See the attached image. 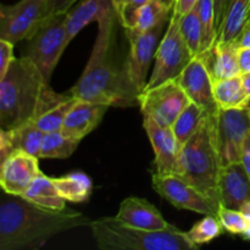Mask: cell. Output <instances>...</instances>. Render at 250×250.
<instances>
[{
  "instance_id": "cell-13",
  "label": "cell",
  "mask_w": 250,
  "mask_h": 250,
  "mask_svg": "<svg viewBox=\"0 0 250 250\" xmlns=\"http://www.w3.org/2000/svg\"><path fill=\"white\" fill-rule=\"evenodd\" d=\"M192 103L199 105L208 115L219 110L214 98V78L200 55L194 56L176 80Z\"/></svg>"
},
{
  "instance_id": "cell-39",
  "label": "cell",
  "mask_w": 250,
  "mask_h": 250,
  "mask_svg": "<svg viewBox=\"0 0 250 250\" xmlns=\"http://www.w3.org/2000/svg\"><path fill=\"white\" fill-rule=\"evenodd\" d=\"M229 2V0H214L215 20H216L217 34H219V29H220V27H221L222 21H224V17H225V14H226Z\"/></svg>"
},
{
  "instance_id": "cell-1",
  "label": "cell",
  "mask_w": 250,
  "mask_h": 250,
  "mask_svg": "<svg viewBox=\"0 0 250 250\" xmlns=\"http://www.w3.org/2000/svg\"><path fill=\"white\" fill-rule=\"evenodd\" d=\"M117 10L110 11L98 22L97 39L89 60L70 90L77 99L115 107L138 105L141 92L129 77L126 58L122 60L117 53Z\"/></svg>"
},
{
  "instance_id": "cell-14",
  "label": "cell",
  "mask_w": 250,
  "mask_h": 250,
  "mask_svg": "<svg viewBox=\"0 0 250 250\" xmlns=\"http://www.w3.org/2000/svg\"><path fill=\"white\" fill-rule=\"evenodd\" d=\"M38 160V156L16 150L0 161V186L2 192L23 195L29 185L42 173Z\"/></svg>"
},
{
  "instance_id": "cell-3",
  "label": "cell",
  "mask_w": 250,
  "mask_h": 250,
  "mask_svg": "<svg viewBox=\"0 0 250 250\" xmlns=\"http://www.w3.org/2000/svg\"><path fill=\"white\" fill-rule=\"evenodd\" d=\"M50 82L27 56L12 61L0 78V126L2 129L33 122L41 100Z\"/></svg>"
},
{
  "instance_id": "cell-46",
  "label": "cell",
  "mask_w": 250,
  "mask_h": 250,
  "mask_svg": "<svg viewBox=\"0 0 250 250\" xmlns=\"http://www.w3.org/2000/svg\"><path fill=\"white\" fill-rule=\"evenodd\" d=\"M247 110H249V112H250V105H249V106H248V109H247Z\"/></svg>"
},
{
  "instance_id": "cell-44",
  "label": "cell",
  "mask_w": 250,
  "mask_h": 250,
  "mask_svg": "<svg viewBox=\"0 0 250 250\" xmlns=\"http://www.w3.org/2000/svg\"><path fill=\"white\" fill-rule=\"evenodd\" d=\"M242 237H243L246 241H249L250 242V225L248 226V229H247V231L244 232L243 234H242Z\"/></svg>"
},
{
  "instance_id": "cell-19",
  "label": "cell",
  "mask_w": 250,
  "mask_h": 250,
  "mask_svg": "<svg viewBox=\"0 0 250 250\" xmlns=\"http://www.w3.org/2000/svg\"><path fill=\"white\" fill-rule=\"evenodd\" d=\"M221 205L239 210L250 202V178L242 163L224 166L220 177Z\"/></svg>"
},
{
  "instance_id": "cell-24",
  "label": "cell",
  "mask_w": 250,
  "mask_h": 250,
  "mask_svg": "<svg viewBox=\"0 0 250 250\" xmlns=\"http://www.w3.org/2000/svg\"><path fill=\"white\" fill-rule=\"evenodd\" d=\"M214 98L219 109H248L250 105L242 76L214 80Z\"/></svg>"
},
{
  "instance_id": "cell-12",
  "label": "cell",
  "mask_w": 250,
  "mask_h": 250,
  "mask_svg": "<svg viewBox=\"0 0 250 250\" xmlns=\"http://www.w3.org/2000/svg\"><path fill=\"white\" fill-rule=\"evenodd\" d=\"M153 188L161 198L177 209L202 215H217L220 205L200 193L180 175L153 173Z\"/></svg>"
},
{
  "instance_id": "cell-42",
  "label": "cell",
  "mask_w": 250,
  "mask_h": 250,
  "mask_svg": "<svg viewBox=\"0 0 250 250\" xmlns=\"http://www.w3.org/2000/svg\"><path fill=\"white\" fill-rule=\"evenodd\" d=\"M239 210H241V211L243 212V215L247 217V220H248V222H249V225H250V202L246 203V204H244L243 207H242Z\"/></svg>"
},
{
  "instance_id": "cell-17",
  "label": "cell",
  "mask_w": 250,
  "mask_h": 250,
  "mask_svg": "<svg viewBox=\"0 0 250 250\" xmlns=\"http://www.w3.org/2000/svg\"><path fill=\"white\" fill-rule=\"evenodd\" d=\"M109 107L105 104L77 99L66 115L61 132L66 136L82 141L99 126Z\"/></svg>"
},
{
  "instance_id": "cell-7",
  "label": "cell",
  "mask_w": 250,
  "mask_h": 250,
  "mask_svg": "<svg viewBox=\"0 0 250 250\" xmlns=\"http://www.w3.org/2000/svg\"><path fill=\"white\" fill-rule=\"evenodd\" d=\"M194 56L186 45L178 26V17L171 15L167 28L155 54V63L144 89H151L167 81L177 80Z\"/></svg>"
},
{
  "instance_id": "cell-33",
  "label": "cell",
  "mask_w": 250,
  "mask_h": 250,
  "mask_svg": "<svg viewBox=\"0 0 250 250\" xmlns=\"http://www.w3.org/2000/svg\"><path fill=\"white\" fill-rule=\"evenodd\" d=\"M217 217H219L225 232H229V234L242 236L249 226L248 220L241 210L229 209L224 205H220Z\"/></svg>"
},
{
  "instance_id": "cell-26",
  "label": "cell",
  "mask_w": 250,
  "mask_h": 250,
  "mask_svg": "<svg viewBox=\"0 0 250 250\" xmlns=\"http://www.w3.org/2000/svg\"><path fill=\"white\" fill-rule=\"evenodd\" d=\"M21 197L29 202L51 210L66 209V200L59 194L53 177H48L43 172L29 185Z\"/></svg>"
},
{
  "instance_id": "cell-8",
  "label": "cell",
  "mask_w": 250,
  "mask_h": 250,
  "mask_svg": "<svg viewBox=\"0 0 250 250\" xmlns=\"http://www.w3.org/2000/svg\"><path fill=\"white\" fill-rule=\"evenodd\" d=\"M51 15V0H20L0 6V39L16 44L28 39Z\"/></svg>"
},
{
  "instance_id": "cell-16",
  "label": "cell",
  "mask_w": 250,
  "mask_h": 250,
  "mask_svg": "<svg viewBox=\"0 0 250 250\" xmlns=\"http://www.w3.org/2000/svg\"><path fill=\"white\" fill-rule=\"evenodd\" d=\"M115 217L122 224L148 231H164L175 227L164 219L153 204L138 197L126 198Z\"/></svg>"
},
{
  "instance_id": "cell-9",
  "label": "cell",
  "mask_w": 250,
  "mask_h": 250,
  "mask_svg": "<svg viewBox=\"0 0 250 250\" xmlns=\"http://www.w3.org/2000/svg\"><path fill=\"white\" fill-rule=\"evenodd\" d=\"M215 136L222 165L239 163L250 134V112L247 109H219L214 115Z\"/></svg>"
},
{
  "instance_id": "cell-5",
  "label": "cell",
  "mask_w": 250,
  "mask_h": 250,
  "mask_svg": "<svg viewBox=\"0 0 250 250\" xmlns=\"http://www.w3.org/2000/svg\"><path fill=\"white\" fill-rule=\"evenodd\" d=\"M89 229L102 250H194L198 249L187 232L173 227L164 231H148L122 224L116 217L90 221Z\"/></svg>"
},
{
  "instance_id": "cell-40",
  "label": "cell",
  "mask_w": 250,
  "mask_h": 250,
  "mask_svg": "<svg viewBox=\"0 0 250 250\" xmlns=\"http://www.w3.org/2000/svg\"><path fill=\"white\" fill-rule=\"evenodd\" d=\"M241 163H242V165H243L244 170H246V172L248 173V176L250 178V134H249L248 138H247L246 144H244L243 151H242Z\"/></svg>"
},
{
  "instance_id": "cell-23",
  "label": "cell",
  "mask_w": 250,
  "mask_h": 250,
  "mask_svg": "<svg viewBox=\"0 0 250 250\" xmlns=\"http://www.w3.org/2000/svg\"><path fill=\"white\" fill-rule=\"evenodd\" d=\"M173 11V0H149L134 10L124 28L134 32H146L160 22L168 21Z\"/></svg>"
},
{
  "instance_id": "cell-30",
  "label": "cell",
  "mask_w": 250,
  "mask_h": 250,
  "mask_svg": "<svg viewBox=\"0 0 250 250\" xmlns=\"http://www.w3.org/2000/svg\"><path fill=\"white\" fill-rule=\"evenodd\" d=\"M195 7H197L203 28L202 48H200L199 53V55H203V54H207L208 51L211 50V48L217 41L214 0H199Z\"/></svg>"
},
{
  "instance_id": "cell-37",
  "label": "cell",
  "mask_w": 250,
  "mask_h": 250,
  "mask_svg": "<svg viewBox=\"0 0 250 250\" xmlns=\"http://www.w3.org/2000/svg\"><path fill=\"white\" fill-rule=\"evenodd\" d=\"M238 62L242 75L250 73V46L238 45Z\"/></svg>"
},
{
  "instance_id": "cell-43",
  "label": "cell",
  "mask_w": 250,
  "mask_h": 250,
  "mask_svg": "<svg viewBox=\"0 0 250 250\" xmlns=\"http://www.w3.org/2000/svg\"><path fill=\"white\" fill-rule=\"evenodd\" d=\"M125 1H126V0H115V4H116V9H117V14H119V11L121 10V7L124 6Z\"/></svg>"
},
{
  "instance_id": "cell-36",
  "label": "cell",
  "mask_w": 250,
  "mask_h": 250,
  "mask_svg": "<svg viewBox=\"0 0 250 250\" xmlns=\"http://www.w3.org/2000/svg\"><path fill=\"white\" fill-rule=\"evenodd\" d=\"M198 1H199V0H173L172 14L175 15V16H177L178 19H181V17L185 16L187 12H189L190 10H193L197 6Z\"/></svg>"
},
{
  "instance_id": "cell-10",
  "label": "cell",
  "mask_w": 250,
  "mask_h": 250,
  "mask_svg": "<svg viewBox=\"0 0 250 250\" xmlns=\"http://www.w3.org/2000/svg\"><path fill=\"white\" fill-rule=\"evenodd\" d=\"M189 103V98L176 80L167 81L151 89H144L138 95L143 117H149L165 127L172 126Z\"/></svg>"
},
{
  "instance_id": "cell-32",
  "label": "cell",
  "mask_w": 250,
  "mask_h": 250,
  "mask_svg": "<svg viewBox=\"0 0 250 250\" xmlns=\"http://www.w3.org/2000/svg\"><path fill=\"white\" fill-rule=\"evenodd\" d=\"M224 232L225 229L217 215H204V219L197 222L187 232V236L189 241L197 248H199L203 244H208L214 241V239H216Z\"/></svg>"
},
{
  "instance_id": "cell-6",
  "label": "cell",
  "mask_w": 250,
  "mask_h": 250,
  "mask_svg": "<svg viewBox=\"0 0 250 250\" xmlns=\"http://www.w3.org/2000/svg\"><path fill=\"white\" fill-rule=\"evenodd\" d=\"M66 15H50L27 39L24 56L33 61L48 82H50L63 51L71 43L66 29Z\"/></svg>"
},
{
  "instance_id": "cell-38",
  "label": "cell",
  "mask_w": 250,
  "mask_h": 250,
  "mask_svg": "<svg viewBox=\"0 0 250 250\" xmlns=\"http://www.w3.org/2000/svg\"><path fill=\"white\" fill-rule=\"evenodd\" d=\"M78 0H51V15L67 14Z\"/></svg>"
},
{
  "instance_id": "cell-11",
  "label": "cell",
  "mask_w": 250,
  "mask_h": 250,
  "mask_svg": "<svg viewBox=\"0 0 250 250\" xmlns=\"http://www.w3.org/2000/svg\"><path fill=\"white\" fill-rule=\"evenodd\" d=\"M170 21V20H168ZM168 21H163L146 32H134L125 28V36L129 43V50L126 55V65L132 82L139 92L146 85V75L156 50L167 28Z\"/></svg>"
},
{
  "instance_id": "cell-41",
  "label": "cell",
  "mask_w": 250,
  "mask_h": 250,
  "mask_svg": "<svg viewBox=\"0 0 250 250\" xmlns=\"http://www.w3.org/2000/svg\"><path fill=\"white\" fill-rule=\"evenodd\" d=\"M237 44H238L239 46H250V24H248V26L244 28V31L242 32Z\"/></svg>"
},
{
  "instance_id": "cell-20",
  "label": "cell",
  "mask_w": 250,
  "mask_h": 250,
  "mask_svg": "<svg viewBox=\"0 0 250 250\" xmlns=\"http://www.w3.org/2000/svg\"><path fill=\"white\" fill-rule=\"evenodd\" d=\"M44 132L33 122L10 129H0V161L16 150L26 151L39 158Z\"/></svg>"
},
{
  "instance_id": "cell-22",
  "label": "cell",
  "mask_w": 250,
  "mask_h": 250,
  "mask_svg": "<svg viewBox=\"0 0 250 250\" xmlns=\"http://www.w3.org/2000/svg\"><path fill=\"white\" fill-rule=\"evenodd\" d=\"M204 58L214 80L242 76L238 62V44L216 42L211 50L200 55Z\"/></svg>"
},
{
  "instance_id": "cell-31",
  "label": "cell",
  "mask_w": 250,
  "mask_h": 250,
  "mask_svg": "<svg viewBox=\"0 0 250 250\" xmlns=\"http://www.w3.org/2000/svg\"><path fill=\"white\" fill-rule=\"evenodd\" d=\"M178 26H180L181 36H182L187 48L189 49L190 54L193 56L199 55L200 48H202L203 28L197 7L178 19Z\"/></svg>"
},
{
  "instance_id": "cell-35",
  "label": "cell",
  "mask_w": 250,
  "mask_h": 250,
  "mask_svg": "<svg viewBox=\"0 0 250 250\" xmlns=\"http://www.w3.org/2000/svg\"><path fill=\"white\" fill-rule=\"evenodd\" d=\"M146 1H149V0H126L124 6H122L121 10L119 11V19L121 26L126 27L127 23H128L129 17L133 14L134 10L138 9L141 5L146 4Z\"/></svg>"
},
{
  "instance_id": "cell-15",
  "label": "cell",
  "mask_w": 250,
  "mask_h": 250,
  "mask_svg": "<svg viewBox=\"0 0 250 250\" xmlns=\"http://www.w3.org/2000/svg\"><path fill=\"white\" fill-rule=\"evenodd\" d=\"M143 127L155 155V173L178 175L181 146L172 128L161 126L149 117H143Z\"/></svg>"
},
{
  "instance_id": "cell-27",
  "label": "cell",
  "mask_w": 250,
  "mask_h": 250,
  "mask_svg": "<svg viewBox=\"0 0 250 250\" xmlns=\"http://www.w3.org/2000/svg\"><path fill=\"white\" fill-rule=\"evenodd\" d=\"M59 194L71 203H84L90 198L93 182L88 175L81 171L53 178Z\"/></svg>"
},
{
  "instance_id": "cell-4",
  "label": "cell",
  "mask_w": 250,
  "mask_h": 250,
  "mask_svg": "<svg viewBox=\"0 0 250 250\" xmlns=\"http://www.w3.org/2000/svg\"><path fill=\"white\" fill-rule=\"evenodd\" d=\"M215 114L207 115L197 133L181 148L178 175L212 202L221 205L220 177L224 165L215 136Z\"/></svg>"
},
{
  "instance_id": "cell-29",
  "label": "cell",
  "mask_w": 250,
  "mask_h": 250,
  "mask_svg": "<svg viewBox=\"0 0 250 250\" xmlns=\"http://www.w3.org/2000/svg\"><path fill=\"white\" fill-rule=\"evenodd\" d=\"M80 143V139L66 136L61 131L44 133L39 159H66L75 153Z\"/></svg>"
},
{
  "instance_id": "cell-2",
  "label": "cell",
  "mask_w": 250,
  "mask_h": 250,
  "mask_svg": "<svg viewBox=\"0 0 250 250\" xmlns=\"http://www.w3.org/2000/svg\"><path fill=\"white\" fill-rule=\"evenodd\" d=\"M89 225L87 216L73 209H46L21 195L1 193L0 250L38 249L56 234Z\"/></svg>"
},
{
  "instance_id": "cell-25",
  "label": "cell",
  "mask_w": 250,
  "mask_h": 250,
  "mask_svg": "<svg viewBox=\"0 0 250 250\" xmlns=\"http://www.w3.org/2000/svg\"><path fill=\"white\" fill-rule=\"evenodd\" d=\"M249 14L250 0H229L216 42L237 43L248 23Z\"/></svg>"
},
{
  "instance_id": "cell-18",
  "label": "cell",
  "mask_w": 250,
  "mask_h": 250,
  "mask_svg": "<svg viewBox=\"0 0 250 250\" xmlns=\"http://www.w3.org/2000/svg\"><path fill=\"white\" fill-rule=\"evenodd\" d=\"M76 100L77 98L73 97L71 93H56L49 84L42 98L33 124L44 133L61 131L66 115Z\"/></svg>"
},
{
  "instance_id": "cell-45",
  "label": "cell",
  "mask_w": 250,
  "mask_h": 250,
  "mask_svg": "<svg viewBox=\"0 0 250 250\" xmlns=\"http://www.w3.org/2000/svg\"><path fill=\"white\" fill-rule=\"evenodd\" d=\"M248 24H250V14H249V19H248V23H247V26H248Z\"/></svg>"
},
{
  "instance_id": "cell-28",
  "label": "cell",
  "mask_w": 250,
  "mask_h": 250,
  "mask_svg": "<svg viewBox=\"0 0 250 250\" xmlns=\"http://www.w3.org/2000/svg\"><path fill=\"white\" fill-rule=\"evenodd\" d=\"M207 115V112L199 105L192 102L181 112L180 116L176 119V121L171 126L181 148L197 133L198 129L204 122Z\"/></svg>"
},
{
  "instance_id": "cell-21",
  "label": "cell",
  "mask_w": 250,
  "mask_h": 250,
  "mask_svg": "<svg viewBox=\"0 0 250 250\" xmlns=\"http://www.w3.org/2000/svg\"><path fill=\"white\" fill-rule=\"evenodd\" d=\"M116 9L115 0H81L66 15V29L70 42L92 22H99Z\"/></svg>"
},
{
  "instance_id": "cell-34",
  "label": "cell",
  "mask_w": 250,
  "mask_h": 250,
  "mask_svg": "<svg viewBox=\"0 0 250 250\" xmlns=\"http://www.w3.org/2000/svg\"><path fill=\"white\" fill-rule=\"evenodd\" d=\"M14 45L11 42L0 39V78L6 75L12 61L16 59L14 56Z\"/></svg>"
}]
</instances>
